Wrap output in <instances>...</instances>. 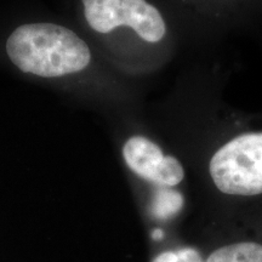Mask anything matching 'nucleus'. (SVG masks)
Here are the masks:
<instances>
[{
	"mask_svg": "<svg viewBox=\"0 0 262 262\" xmlns=\"http://www.w3.org/2000/svg\"><path fill=\"white\" fill-rule=\"evenodd\" d=\"M6 54L24 73L57 78L85 70L89 47L71 29L54 24L22 25L9 35Z\"/></svg>",
	"mask_w": 262,
	"mask_h": 262,
	"instance_id": "nucleus-1",
	"label": "nucleus"
},
{
	"mask_svg": "<svg viewBox=\"0 0 262 262\" xmlns=\"http://www.w3.org/2000/svg\"><path fill=\"white\" fill-rule=\"evenodd\" d=\"M209 170L216 187L226 194H261L262 130L227 141L211 157Z\"/></svg>",
	"mask_w": 262,
	"mask_h": 262,
	"instance_id": "nucleus-2",
	"label": "nucleus"
},
{
	"mask_svg": "<svg viewBox=\"0 0 262 262\" xmlns=\"http://www.w3.org/2000/svg\"><path fill=\"white\" fill-rule=\"evenodd\" d=\"M88 24L95 32L107 34L120 26L134 29L150 44L166 35V24L159 10L147 0H81Z\"/></svg>",
	"mask_w": 262,
	"mask_h": 262,
	"instance_id": "nucleus-3",
	"label": "nucleus"
},
{
	"mask_svg": "<svg viewBox=\"0 0 262 262\" xmlns=\"http://www.w3.org/2000/svg\"><path fill=\"white\" fill-rule=\"evenodd\" d=\"M123 157L136 175L160 187H173L185 178L182 164L175 157L164 155L147 137H130L123 147Z\"/></svg>",
	"mask_w": 262,
	"mask_h": 262,
	"instance_id": "nucleus-4",
	"label": "nucleus"
},
{
	"mask_svg": "<svg viewBox=\"0 0 262 262\" xmlns=\"http://www.w3.org/2000/svg\"><path fill=\"white\" fill-rule=\"evenodd\" d=\"M205 262H262V245L243 242L215 250Z\"/></svg>",
	"mask_w": 262,
	"mask_h": 262,
	"instance_id": "nucleus-5",
	"label": "nucleus"
},
{
	"mask_svg": "<svg viewBox=\"0 0 262 262\" xmlns=\"http://www.w3.org/2000/svg\"><path fill=\"white\" fill-rule=\"evenodd\" d=\"M183 198L179 192L159 188L152 202V214L158 219H169L181 210Z\"/></svg>",
	"mask_w": 262,
	"mask_h": 262,
	"instance_id": "nucleus-6",
	"label": "nucleus"
},
{
	"mask_svg": "<svg viewBox=\"0 0 262 262\" xmlns=\"http://www.w3.org/2000/svg\"><path fill=\"white\" fill-rule=\"evenodd\" d=\"M152 262H203V258L195 249L182 248L159 254Z\"/></svg>",
	"mask_w": 262,
	"mask_h": 262,
	"instance_id": "nucleus-7",
	"label": "nucleus"
},
{
	"mask_svg": "<svg viewBox=\"0 0 262 262\" xmlns=\"http://www.w3.org/2000/svg\"><path fill=\"white\" fill-rule=\"evenodd\" d=\"M163 232L162 231H160V229H156V231H155V233H153V238H162L163 237Z\"/></svg>",
	"mask_w": 262,
	"mask_h": 262,
	"instance_id": "nucleus-8",
	"label": "nucleus"
},
{
	"mask_svg": "<svg viewBox=\"0 0 262 262\" xmlns=\"http://www.w3.org/2000/svg\"><path fill=\"white\" fill-rule=\"evenodd\" d=\"M239 3H241V4H244V3H248L249 0H238Z\"/></svg>",
	"mask_w": 262,
	"mask_h": 262,
	"instance_id": "nucleus-9",
	"label": "nucleus"
}]
</instances>
